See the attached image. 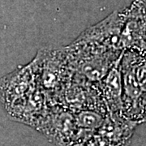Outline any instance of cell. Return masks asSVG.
I'll list each match as a JSON object with an SVG mask.
<instances>
[{"label": "cell", "instance_id": "cell-3", "mask_svg": "<svg viewBox=\"0 0 146 146\" xmlns=\"http://www.w3.org/2000/svg\"><path fill=\"white\" fill-rule=\"evenodd\" d=\"M104 120L105 118L100 113L89 110L80 111L75 116L76 126L88 131H97Z\"/></svg>", "mask_w": 146, "mask_h": 146}, {"label": "cell", "instance_id": "cell-1", "mask_svg": "<svg viewBox=\"0 0 146 146\" xmlns=\"http://www.w3.org/2000/svg\"><path fill=\"white\" fill-rule=\"evenodd\" d=\"M123 17L119 11H115L96 25L90 27L76 40L112 51H123L122 44Z\"/></svg>", "mask_w": 146, "mask_h": 146}, {"label": "cell", "instance_id": "cell-2", "mask_svg": "<svg viewBox=\"0 0 146 146\" xmlns=\"http://www.w3.org/2000/svg\"><path fill=\"white\" fill-rule=\"evenodd\" d=\"M122 55L114 66L110 69L107 74L98 81L102 100L110 113H122L123 84L120 69Z\"/></svg>", "mask_w": 146, "mask_h": 146}]
</instances>
